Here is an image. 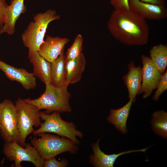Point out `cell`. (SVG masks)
Segmentation results:
<instances>
[{"label":"cell","mask_w":167,"mask_h":167,"mask_svg":"<svg viewBox=\"0 0 167 167\" xmlns=\"http://www.w3.org/2000/svg\"><path fill=\"white\" fill-rule=\"evenodd\" d=\"M107 26L112 36L121 43L138 46L148 43L149 28L146 19L130 9L114 10Z\"/></svg>","instance_id":"6da1fadb"},{"label":"cell","mask_w":167,"mask_h":167,"mask_svg":"<svg viewBox=\"0 0 167 167\" xmlns=\"http://www.w3.org/2000/svg\"><path fill=\"white\" fill-rule=\"evenodd\" d=\"M67 87H57L50 84H46L45 91L39 97L24 100L35 106L40 110L45 109V113L70 112L71 108L69 100L71 94L68 91Z\"/></svg>","instance_id":"7a4b0ae2"},{"label":"cell","mask_w":167,"mask_h":167,"mask_svg":"<svg viewBox=\"0 0 167 167\" xmlns=\"http://www.w3.org/2000/svg\"><path fill=\"white\" fill-rule=\"evenodd\" d=\"M60 19V16L56 11L50 9L34 16L33 20L29 24L21 35L22 42L28 51H38L44 41L49 24L52 21Z\"/></svg>","instance_id":"3957f363"},{"label":"cell","mask_w":167,"mask_h":167,"mask_svg":"<svg viewBox=\"0 0 167 167\" xmlns=\"http://www.w3.org/2000/svg\"><path fill=\"white\" fill-rule=\"evenodd\" d=\"M38 135L40 138H32L31 144L38 152L40 156L45 160L54 157L62 153L69 152H76L78 149L75 143L70 139L43 133Z\"/></svg>","instance_id":"277c9868"},{"label":"cell","mask_w":167,"mask_h":167,"mask_svg":"<svg viewBox=\"0 0 167 167\" xmlns=\"http://www.w3.org/2000/svg\"><path fill=\"white\" fill-rule=\"evenodd\" d=\"M17 112L19 135L17 142L24 147L26 139L32 133L33 126L38 127L41 124L40 110L34 105L18 98L15 101Z\"/></svg>","instance_id":"5b68a950"},{"label":"cell","mask_w":167,"mask_h":167,"mask_svg":"<svg viewBox=\"0 0 167 167\" xmlns=\"http://www.w3.org/2000/svg\"><path fill=\"white\" fill-rule=\"evenodd\" d=\"M40 117L44 122L41 123L39 129L34 130L32 133L34 135H38L43 133H52L66 137L75 144L79 143L76 136L81 138L82 133L76 130L73 123L63 120L59 112H54L48 114L41 112Z\"/></svg>","instance_id":"8992f818"},{"label":"cell","mask_w":167,"mask_h":167,"mask_svg":"<svg viewBox=\"0 0 167 167\" xmlns=\"http://www.w3.org/2000/svg\"><path fill=\"white\" fill-rule=\"evenodd\" d=\"M2 152L8 160L14 162L15 167H21L22 161L31 162L36 167H43L45 160L29 143L23 147L16 141L4 142Z\"/></svg>","instance_id":"52a82bcc"},{"label":"cell","mask_w":167,"mask_h":167,"mask_svg":"<svg viewBox=\"0 0 167 167\" xmlns=\"http://www.w3.org/2000/svg\"><path fill=\"white\" fill-rule=\"evenodd\" d=\"M0 134L4 142H17L19 135L17 110L9 99L0 103Z\"/></svg>","instance_id":"ba28073f"},{"label":"cell","mask_w":167,"mask_h":167,"mask_svg":"<svg viewBox=\"0 0 167 167\" xmlns=\"http://www.w3.org/2000/svg\"><path fill=\"white\" fill-rule=\"evenodd\" d=\"M142 63V82L138 94L143 93V97L149 96L156 89L162 75L152 62L150 57L143 55L141 57Z\"/></svg>","instance_id":"9c48e42d"},{"label":"cell","mask_w":167,"mask_h":167,"mask_svg":"<svg viewBox=\"0 0 167 167\" xmlns=\"http://www.w3.org/2000/svg\"><path fill=\"white\" fill-rule=\"evenodd\" d=\"M0 70L9 79L20 83L27 90L34 89L36 86L35 76L24 68H16L0 60Z\"/></svg>","instance_id":"30bf717a"},{"label":"cell","mask_w":167,"mask_h":167,"mask_svg":"<svg viewBox=\"0 0 167 167\" xmlns=\"http://www.w3.org/2000/svg\"><path fill=\"white\" fill-rule=\"evenodd\" d=\"M129 9L146 19L161 20L167 17L166 6L142 2L139 0H128Z\"/></svg>","instance_id":"8fae6325"},{"label":"cell","mask_w":167,"mask_h":167,"mask_svg":"<svg viewBox=\"0 0 167 167\" xmlns=\"http://www.w3.org/2000/svg\"><path fill=\"white\" fill-rule=\"evenodd\" d=\"M69 41L67 38L47 36L40 46L38 53L46 60L51 63L59 56Z\"/></svg>","instance_id":"7c38bea8"},{"label":"cell","mask_w":167,"mask_h":167,"mask_svg":"<svg viewBox=\"0 0 167 167\" xmlns=\"http://www.w3.org/2000/svg\"><path fill=\"white\" fill-rule=\"evenodd\" d=\"M128 71L123 76V79L127 89L128 97L134 102L141 85L142 68L140 65L135 66L134 62L131 61L128 65Z\"/></svg>","instance_id":"4fadbf2b"},{"label":"cell","mask_w":167,"mask_h":167,"mask_svg":"<svg viewBox=\"0 0 167 167\" xmlns=\"http://www.w3.org/2000/svg\"><path fill=\"white\" fill-rule=\"evenodd\" d=\"M26 11L24 0H11L8 5L5 21L0 28V34L6 33L11 35L15 32V23L22 14Z\"/></svg>","instance_id":"5bb4252c"},{"label":"cell","mask_w":167,"mask_h":167,"mask_svg":"<svg viewBox=\"0 0 167 167\" xmlns=\"http://www.w3.org/2000/svg\"><path fill=\"white\" fill-rule=\"evenodd\" d=\"M99 139L92 145L94 154L90 156V161L92 164L96 167H113L117 158L121 155L131 152H145L150 146L141 149L128 151L122 152L117 154L108 155L105 154L100 148Z\"/></svg>","instance_id":"9a60e30c"},{"label":"cell","mask_w":167,"mask_h":167,"mask_svg":"<svg viewBox=\"0 0 167 167\" xmlns=\"http://www.w3.org/2000/svg\"><path fill=\"white\" fill-rule=\"evenodd\" d=\"M28 58L33 66V75L45 84H50L52 63L41 56L38 51H28Z\"/></svg>","instance_id":"2e32d148"},{"label":"cell","mask_w":167,"mask_h":167,"mask_svg":"<svg viewBox=\"0 0 167 167\" xmlns=\"http://www.w3.org/2000/svg\"><path fill=\"white\" fill-rule=\"evenodd\" d=\"M51 63L50 84L57 87H68L69 84L67 77L66 57L64 49Z\"/></svg>","instance_id":"e0dca14e"},{"label":"cell","mask_w":167,"mask_h":167,"mask_svg":"<svg viewBox=\"0 0 167 167\" xmlns=\"http://www.w3.org/2000/svg\"><path fill=\"white\" fill-rule=\"evenodd\" d=\"M132 102L130 100L122 107L116 109H111L110 114L107 118L108 121L114 125L118 131L123 134L127 132L126 122Z\"/></svg>","instance_id":"ac0fdd59"},{"label":"cell","mask_w":167,"mask_h":167,"mask_svg":"<svg viewBox=\"0 0 167 167\" xmlns=\"http://www.w3.org/2000/svg\"><path fill=\"white\" fill-rule=\"evenodd\" d=\"M86 65V61L82 53L77 58L70 60L66 59V67L69 84L79 81Z\"/></svg>","instance_id":"d6986e66"},{"label":"cell","mask_w":167,"mask_h":167,"mask_svg":"<svg viewBox=\"0 0 167 167\" xmlns=\"http://www.w3.org/2000/svg\"><path fill=\"white\" fill-rule=\"evenodd\" d=\"M152 62L162 75L167 66V46L159 44L152 47L149 51Z\"/></svg>","instance_id":"ffe728a7"},{"label":"cell","mask_w":167,"mask_h":167,"mask_svg":"<svg viewBox=\"0 0 167 167\" xmlns=\"http://www.w3.org/2000/svg\"><path fill=\"white\" fill-rule=\"evenodd\" d=\"M153 131L157 135L167 139V113L163 110L154 112L150 121Z\"/></svg>","instance_id":"44dd1931"},{"label":"cell","mask_w":167,"mask_h":167,"mask_svg":"<svg viewBox=\"0 0 167 167\" xmlns=\"http://www.w3.org/2000/svg\"><path fill=\"white\" fill-rule=\"evenodd\" d=\"M83 38L80 34L76 36L74 42L68 49L65 55L66 59L72 60L78 58L81 54L83 50Z\"/></svg>","instance_id":"7402d4cb"},{"label":"cell","mask_w":167,"mask_h":167,"mask_svg":"<svg viewBox=\"0 0 167 167\" xmlns=\"http://www.w3.org/2000/svg\"><path fill=\"white\" fill-rule=\"evenodd\" d=\"M157 89L153 96V99L155 101L158 100L161 95L167 89V70L162 75L161 79L158 82Z\"/></svg>","instance_id":"603a6c76"},{"label":"cell","mask_w":167,"mask_h":167,"mask_svg":"<svg viewBox=\"0 0 167 167\" xmlns=\"http://www.w3.org/2000/svg\"><path fill=\"white\" fill-rule=\"evenodd\" d=\"M66 160L63 159L61 161L57 160L55 157L45 160L44 164V167H64L67 165Z\"/></svg>","instance_id":"cb8c5ba5"},{"label":"cell","mask_w":167,"mask_h":167,"mask_svg":"<svg viewBox=\"0 0 167 167\" xmlns=\"http://www.w3.org/2000/svg\"><path fill=\"white\" fill-rule=\"evenodd\" d=\"M114 10L129 9L128 0H110Z\"/></svg>","instance_id":"d4e9b609"},{"label":"cell","mask_w":167,"mask_h":167,"mask_svg":"<svg viewBox=\"0 0 167 167\" xmlns=\"http://www.w3.org/2000/svg\"><path fill=\"white\" fill-rule=\"evenodd\" d=\"M8 7L5 0H0V28L4 23Z\"/></svg>","instance_id":"484cf974"},{"label":"cell","mask_w":167,"mask_h":167,"mask_svg":"<svg viewBox=\"0 0 167 167\" xmlns=\"http://www.w3.org/2000/svg\"><path fill=\"white\" fill-rule=\"evenodd\" d=\"M139 1L146 3L151 4L166 6V0H139Z\"/></svg>","instance_id":"4316f807"},{"label":"cell","mask_w":167,"mask_h":167,"mask_svg":"<svg viewBox=\"0 0 167 167\" xmlns=\"http://www.w3.org/2000/svg\"></svg>","instance_id":"83f0119b"}]
</instances>
